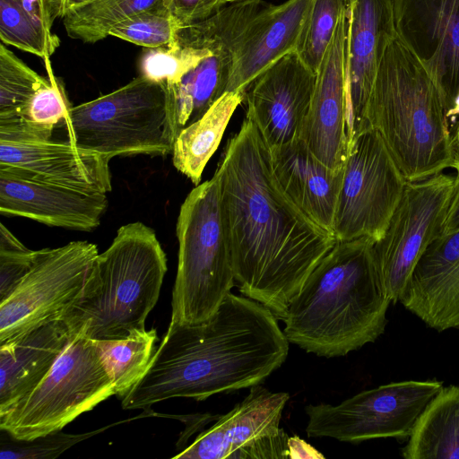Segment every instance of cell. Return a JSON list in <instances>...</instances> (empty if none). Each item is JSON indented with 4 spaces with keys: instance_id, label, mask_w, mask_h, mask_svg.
<instances>
[{
    "instance_id": "1",
    "label": "cell",
    "mask_w": 459,
    "mask_h": 459,
    "mask_svg": "<svg viewBox=\"0 0 459 459\" xmlns=\"http://www.w3.org/2000/svg\"><path fill=\"white\" fill-rule=\"evenodd\" d=\"M215 173L238 290L281 319L337 240L285 194L270 148L247 117Z\"/></svg>"
},
{
    "instance_id": "2",
    "label": "cell",
    "mask_w": 459,
    "mask_h": 459,
    "mask_svg": "<svg viewBox=\"0 0 459 459\" xmlns=\"http://www.w3.org/2000/svg\"><path fill=\"white\" fill-rule=\"evenodd\" d=\"M262 303L229 293L205 322H169L141 379L121 398L124 410L175 397L204 401L260 385L286 360L290 342Z\"/></svg>"
},
{
    "instance_id": "3",
    "label": "cell",
    "mask_w": 459,
    "mask_h": 459,
    "mask_svg": "<svg viewBox=\"0 0 459 459\" xmlns=\"http://www.w3.org/2000/svg\"><path fill=\"white\" fill-rule=\"evenodd\" d=\"M374 241H337L323 257L281 319L290 342L332 358L359 350L384 333L391 300L376 266Z\"/></svg>"
},
{
    "instance_id": "4",
    "label": "cell",
    "mask_w": 459,
    "mask_h": 459,
    "mask_svg": "<svg viewBox=\"0 0 459 459\" xmlns=\"http://www.w3.org/2000/svg\"><path fill=\"white\" fill-rule=\"evenodd\" d=\"M367 120L407 182L455 169L450 122L438 91L396 34L384 44Z\"/></svg>"
},
{
    "instance_id": "5",
    "label": "cell",
    "mask_w": 459,
    "mask_h": 459,
    "mask_svg": "<svg viewBox=\"0 0 459 459\" xmlns=\"http://www.w3.org/2000/svg\"><path fill=\"white\" fill-rule=\"evenodd\" d=\"M166 272V254L155 231L140 221L121 226L59 319L70 333L91 340L126 338L144 330Z\"/></svg>"
},
{
    "instance_id": "6",
    "label": "cell",
    "mask_w": 459,
    "mask_h": 459,
    "mask_svg": "<svg viewBox=\"0 0 459 459\" xmlns=\"http://www.w3.org/2000/svg\"><path fill=\"white\" fill-rule=\"evenodd\" d=\"M176 234L178 256L170 322L204 323L236 283L216 173L186 197Z\"/></svg>"
},
{
    "instance_id": "7",
    "label": "cell",
    "mask_w": 459,
    "mask_h": 459,
    "mask_svg": "<svg viewBox=\"0 0 459 459\" xmlns=\"http://www.w3.org/2000/svg\"><path fill=\"white\" fill-rule=\"evenodd\" d=\"M68 142L108 159L172 152L179 134L164 87L139 75L117 90L71 107Z\"/></svg>"
},
{
    "instance_id": "8",
    "label": "cell",
    "mask_w": 459,
    "mask_h": 459,
    "mask_svg": "<svg viewBox=\"0 0 459 459\" xmlns=\"http://www.w3.org/2000/svg\"><path fill=\"white\" fill-rule=\"evenodd\" d=\"M114 394L112 381L93 341L70 333L46 377L0 416V429L15 439L31 440L62 430Z\"/></svg>"
},
{
    "instance_id": "9",
    "label": "cell",
    "mask_w": 459,
    "mask_h": 459,
    "mask_svg": "<svg viewBox=\"0 0 459 459\" xmlns=\"http://www.w3.org/2000/svg\"><path fill=\"white\" fill-rule=\"evenodd\" d=\"M406 184L378 132L370 127L360 133L343 168L333 227L336 240L379 239Z\"/></svg>"
},
{
    "instance_id": "10",
    "label": "cell",
    "mask_w": 459,
    "mask_h": 459,
    "mask_svg": "<svg viewBox=\"0 0 459 459\" xmlns=\"http://www.w3.org/2000/svg\"><path fill=\"white\" fill-rule=\"evenodd\" d=\"M443 387L437 380L400 381L362 391L338 405L308 404L307 435L352 443L410 437L426 406Z\"/></svg>"
},
{
    "instance_id": "11",
    "label": "cell",
    "mask_w": 459,
    "mask_h": 459,
    "mask_svg": "<svg viewBox=\"0 0 459 459\" xmlns=\"http://www.w3.org/2000/svg\"><path fill=\"white\" fill-rule=\"evenodd\" d=\"M455 176L445 172L407 182L403 196L372 252L384 288L400 300L421 256L440 234Z\"/></svg>"
},
{
    "instance_id": "12",
    "label": "cell",
    "mask_w": 459,
    "mask_h": 459,
    "mask_svg": "<svg viewBox=\"0 0 459 459\" xmlns=\"http://www.w3.org/2000/svg\"><path fill=\"white\" fill-rule=\"evenodd\" d=\"M98 254L88 241L37 250L31 269L0 301V343L59 319L81 293Z\"/></svg>"
},
{
    "instance_id": "13",
    "label": "cell",
    "mask_w": 459,
    "mask_h": 459,
    "mask_svg": "<svg viewBox=\"0 0 459 459\" xmlns=\"http://www.w3.org/2000/svg\"><path fill=\"white\" fill-rule=\"evenodd\" d=\"M288 393H273L259 385L228 413L219 417L186 448L179 459L288 458V435L280 428Z\"/></svg>"
},
{
    "instance_id": "14",
    "label": "cell",
    "mask_w": 459,
    "mask_h": 459,
    "mask_svg": "<svg viewBox=\"0 0 459 459\" xmlns=\"http://www.w3.org/2000/svg\"><path fill=\"white\" fill-rule=\"evenodd\" d=\"M266 5L262 0L236 1L198 22L208 40L209 53L178 82L162 85L179 132L199 119L226 92L238 39Z\"/></svg>"
},
{
    "instance_id": "15",
    "label": "cell",
    "mask_w": 459,
    "mask_h": 459,
    "mask_svg": "<svg viewBox=\"0 0 459 459\" xmlns=\"http://www.w3.org/2000/svg\"><path fill=\"white\" fill-rule=\"evenodd\" d=\"M398 39L436 85L450 121L459 117V0H392Z\"/></svg>"
},
{
    "instance_id": "16",
    "label": "cell",
    "mask_w": 459,
    "mask_h": 459,
    "mask_svg": "<svg viewBox=\"0 0 459 459\" xmlns=\"http://www.w3.org/2000/svg\"><path fill=\"white\" fill-rule=\"evenodd\" d=\"M316 80V74L292 52L269 66L248 87L247 117L269 148L301 137Z\"/></svg>"
},
{
    "instance_id": "17",
    "label": "cell",
    "mask_w": 459,
    "mask_h": 459,
    "mask_svg": "<svg viewBox=\"0 0 459 459\" xmlns=\"http://www.w3.org/2000/svg\"><path fill=\"white\" fill-rule=\"evenodd\" d=\"M347 16L346 136L370 128L367 106L387 38L396 34L392 0H344Z\"/></svg>"
},
{
    "instance_id": "18",
    "label": "cell",
    "mask_w": 459,
    "mask_h": 459,
    "mask_svg": "<svg viewBox=\"0 0 459 459\" xmlns=\"http://www.w3.org/2000/svg\"><path fill=\"white\" fill-rule=\"evenodd\" d=\"M347 28L344 9L316 72L312 101L300 137L316 158L334 170L344 168L349 151L346 136Z\"/></svg>"
},
{
    "instance_id": "19",
    "label": "cell",
    "mask_w": 459,
    "mask_h": 459,
    "mask_svg": "<svg viewBox=\"0 0 459 459\" xmlns=\"http://www.w3.org/2000/svg\"><path fill=\"white\" fill-rule=\"evenodd\" d=\"M108 157L70 142H0V172L76 191H111Z\"/></svg>"
},
{
    "instance_id": "20",
    "label": "cell",
    "mask_w": 459,
    "mask_h": 459,
    "mask_svg": "<svg viewBox=\"0 0 459 459\" xmlns=\"http://www.w3.org/2000/svg\"><path fill=\"white\" fill-rule=\"evenodd\" d=\"M108 205L106 194H92L0 172V213L48 226L91 231Z\"/></svg>"
},
{
    "instance_id": "21",
    "label": "cell",
    "mask_w": 459,
    "mask_h": 459,
    "mask_svg": "<svg viewBox=\"0 0 459 459\" xmlns=\"http://www.w3.org/2000/svg\"><path fill=\"white\" fill-rule=\"evenodd\" d=\"M312 0L268 4L245 27L235 47L227 91L247 92L253 82L284 56L295 52Z\"/></svg>"
},
{
    "instance_id": "22",
    "label": "cell",
    "mask_w": 459,
    "mask_h": 459,
    "mask_svg": "<svg viewBox=\"0 0 459 459\" xmlns=\"http://www.w3.org/2000/svg\"><path fill=\"white\" fill-rule=\"evenodd\" d=\"M399 301L435 330L459 327V230L429 246Z\"/></svg>"
},
{
    "instance_id": "23",
    "label": "cell",
    "mask_w": 459,
    "mask_h": 459,
    "mask_svg": "<svg viewBox=\"0 0 459 459\" xmlns=\"http://www.w3.org/2000/svg\"><path fill=\"white\" fill-rule=\"evenodd\" d=\"M270 152L273 173L285 194L313 221L333 234L343 169L334 170L326 166L300 138L270 148Z\"/></svg>"
},
{
    "instance_id": "24",
    "label": "cell",
    "mask_w": 459,
    "mask_h": 459,
    "mask_svg": "<svg viewBox=\"0 0 459 459\" xmlns=\"http://www.w3.org/2000/svg\"><path fill=\"white\" fill-rule=\"evenodd\" d=\"M69 337L66 325L55 319L0 343V416L40 383Z\"/></svg>"
},
{
    "instance_id": "25",
    "label": "cell",
    "mask_w": 459,
    "mask_h": 459,
    "mask_svg": "<svg viewBox=\"0 0 459 459\" xmlns=\"http://www.w3.org/2000/svg\"><path fill=\"white\" fill-rule=\"evenodd\" d=\"M246 92L227 91L196 121L178 134L172 150L174 167L195 186L201 182L204 169L216 152L227 126Z\"/></svg>"
},
{
    "instance_id": "26",
    "label": "cell",
    "mask_w": 459,
    "mask_h": 459,
    "mask_svg": "<svg viewBox=\"0 0 459 459\" xmlns=\"http://www.w3.org/2000/svg\"><path fill=\"white\" fill-rule=\"evenodd\" d=\"M406 459H459V385L443 387L426 406L403 449Z\"/></svg>"
},
{
    "instance_id": "27",
    "label": "cell",
    "mask_w": 459,
    "mask_h": 459,
    "mask_svg": "<svg viewBox=\"0 0 459 459\" xmlns=\"http://www.w3.org/2000/svg\"><path fill=\"white\" fill-rule=\"evenodd\" d=\"M44 62L48 82L35 92L19 115L0 118V142L51 141L55 128L65 122L71 106L62 82L53 74L50 58Z\"/></svg>"
},
{
    "instance_id": "28",
    "label": "cell",
    "mask_w": 459,
    "mask_h": 459,
    "mask_svg": "<svg viewBox=\"0 0 459 459\" xmlns=\"http://www.w3.org/2000/svg\"><path fill=\"white\" fill-rule=\"evenodd\" d=\"M157 340L155 329L135 331L126 338L92 340L120 399L143 376Z\"/></svg>"
},
{
    "instance_id": "29",
    "label": "cell",
    "mask_w": 459,
    "mask_h": 459,
    "mask_svg": "<svg viewBox=\"0 0 459 459\" xmlns=\"http://www.w3.org/2000/svg\"><path fill=\"white\" fill-rule=\"evenodd\" d=\"M163 0H95L63 18L67 35L94 44L109 36L115 25Z\"/></svg>"
},
{
    "instance_id": "30",
    "label": "cell",
    "mask_w": 459,
    "mask_h": 459,
    "mask_svg": "<svg viewBox=\"0 0 459 459\" xmlns=\"http://www.w3.org/2000/svg\"><path fill=\"white\" fill-rule=\"evenodd\" d=\"M52 27L27 13L16 0H0V39L4 45L50 58L59 47Z\"/></svg>"
},
{
    "instance_id": "31",
    "label": "cell",
    "mask_w": 459,
    "mask_h": 459,
    "mask_svg": "<svg viewBox=\"0 0 459 459\" xmlns=\"http://www.w3.org/2000/svg\"><path fill=\"white\" fill-rule=\"evenodd\" d=\"M344 9V0L311 2L295 52L315 74L331 44Z\"/></svg>"
},
{
    "instance_id": "32",
    "label": "cell",
    "mask_w": 459,
    "mask_h": 459,
    "mask_svg": "<svg viewBox=\"0 0 459 459\" xmlns=\"http://www.w3.org/2000/svg\"><path fill=\"white\" fill-rule=\"evenodd\" d=\"M48 81L0 45V118L19 115L35 92Z\"/></svg>"
},
{
    "instance_id": "33",
    "label": "cell",
    "mask_w": 459,
    "mask_h": 459,
    "mask_svg": "<svg viewBox=\"0 0 459 459\" xmlns=\"http://www.w3.org/2000/svg\"><path fill=\"white\" fill-rule=\"evenodd\" d=\"M179 28L164 1H161L115 25L109 36L152 48L172 44Z\"/></svg>"
},
{
    "instance_id": "34",
    "label": "cell",
    "mask_w": 459,
    "mask_h": 459,
    "mask_svg": "<svg viewBox=\"0 0 459 459\" xmlns=\"http://www.w3.org/2000/svg\"><path fill=\"white\" fill-rule=\"evenodd\" d=\"M108 427L82 434H68L59 430L31 440L15 439L3 430L5 437L2 433L0 458L54 459L74 445L101 432Z\"/></svg>"
},
{
    "instance_id": "35",
    "label": "cell",
    "mask_w": 459,
    "mask_h": 459,
    "mask_svg": "<svg viewBox=\"0 0 459 459\" xmlns=\"http://www.w3.org/2000/svg\"><path fill=\"white\" fill-rule=\"evenodd\" d=\"M37 250L0 249V301L6 299L31 269Z\"/></svg>"
},
{
    "instance_id": "36",
    "label": "cell",
    "mask_w": 459,
    "mask_h": 459,
    "mask_svg": "<svg viewBox=\"0 0 459 459\" xmlns=\"http://www.w3.org/2000/svg\"><path fill=\"white\" fill-rule=\"evenodd\" d=\"M180 27L207 19L223 6L221 0H163Z\"/></svg>"
},
{
    "instance_id": "37",
    "label": "cell",
    "mask_w": 459,
    "mask_h": 459,
    "mask_svg": "<svg viewBox=\"0 0 459 459\" xmlns=\"http://www.w3.org/2000/svg\"><path fill=\"white\" fill-rule=\"evenodd\" d=\"M459 230V173H455L450 202L442 223L440 234Z\"/></svg>"
},
{
    "instance_id": "38",
    "label": "cell",
    "mask_w": 459,
    "mask_h": 459,
    "mask_svg": "<svg viewBox=\"0 0 459 459\" xmlns=\"http://www.w3.org/2000/svg\"><path fill=\"white\" fill-rule=\"evenodd\" d=\"M288 458H324L317 450L311 445L299 437H289L288 438Z\"/></svg>"
},
{
    "instance_id": "39",
    "label": "cell",
    "mask_w": 459,
    "mask_h": 459,
    "mask_svg": "<svg viewBox=\"0 0 459 459\" xmlns=\"http://www.w3.org/2000/svg\"><path fill=\"white\" fill-rule=\"evenodd\" d=\"M95 0H50L51 13L56 18H64L68 13Z\"/></svg>"
},
{
    "instance_id": "40",
    "label": "cell",
    "mask_w": 459,
    "mask_h": 459,
    "mask_svg": "<svg viewBox=\"0 0 459 459\" xmlns=\"http://www.w3.org/2000/svg\"><path fill=\"white\" fill-rule=\"evenodd\" d=\"M451 150L455 162V173H459V118L455 121L450 129Z\"/></svg>"
},
{
    "instance_id": "41",
    "label": "cell",
    "mask_w": 459,
    "mask_h": 459,
    "mask_svg": "<svg viewBox=\"0 0 459 459\" xmlns=\"http://www.w3.org/2000/svg\"><path fill=\"white\" fill-rule=\"evenodd\" d=\"M236 1H240V0H221V3L222 5H224L226 4L236 2Z\"/></svg>"
},
{
    "instance_id": "42",
    "label": "cell",
    "mask_w": 459,
    "mask_h": 459,
    "mask_svg": "<svg viewBox=\"0 0 459 459\" xmlns=\"http://www.w3.org/2000/svg\"><path fill=\"white\" fill-rule=\"evenodd\" d=\"M17 1V0H16Z\"/></svg>"
}]
</instances>
